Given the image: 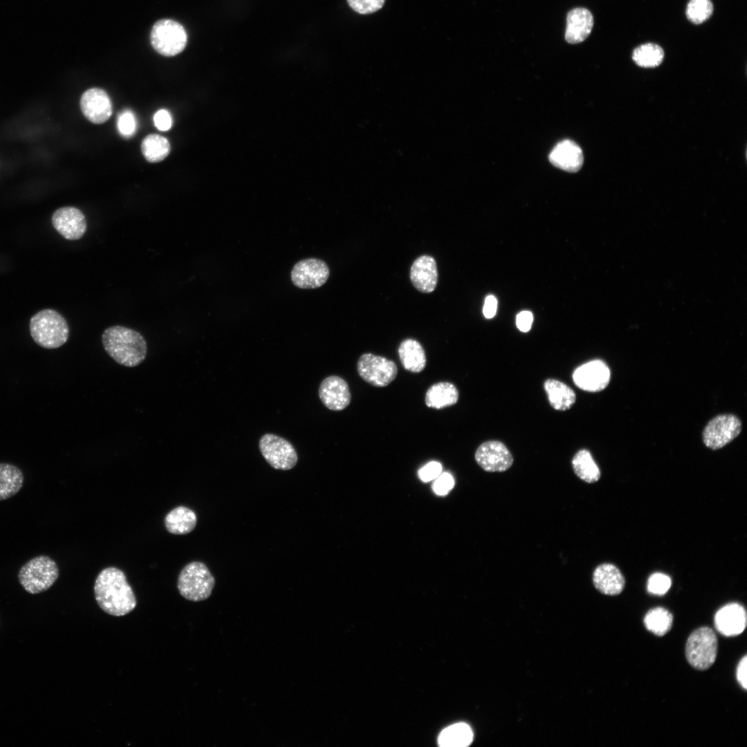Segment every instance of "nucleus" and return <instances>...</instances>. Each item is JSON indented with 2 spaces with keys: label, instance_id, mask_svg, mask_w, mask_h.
Returning a JSON list of instances; mask_svg holds the SVG:
<instances>
[{
  "label": "nucleus",
  "instance_id": "26",
  "mask_svg": "<svg viewBox=\"0 0 747 747\" xmlns=\"http://www.w3.org/2000/svg\"><path fill=\"white\" fill-rule=\"evenodd\" d=\"M24 483V474L15 465L0 463V501L16 495Z\"/></svg>",
  "mask_w": 747,
  "mask_h": 747
},
{
  "label": "nucleus",
  "instance_id": "11",
  "mask_svg": "<svg viewBox=\"0 0 747 747\" xmlns=\"http://www.w3.org/2000/svg\"><path fill=\"white\" fill-rule=\"evenodd\" d=\"M477 464L485 471L501 472L509 469L513 457L507 447L499 441H488L481 443L474 454Z\"/></svg>",
  "mask_w": 747,
  "mask_h": 747
},
{
  "label": "nucleus",
  "instance_id": "33",
  "mask_svg": "<svg viewBox=\"0 0 747 747\" xmlns=\"http://www.w3.org/2000/svg\"><path fill=\"white\" fill-rule=\"evenodd\" d=\"M670 578L662 573L652 574L647 581V591L654 595L663 596L671 587Z\"/></svg>",
  "mask_w": 747,
  "mask_h": 747
},
{
  "label": "nucleus",
  "instance_id": "25",
  "mask_svg": "<svg viewBox=\"0 0 747 747\" xmlns=\"http://www.w3.org/2000/svg\"><path fill=\"white\" fill-rule=\"evenodd\" d=\"M544 388L550 405L555 410H567L575 403L576 395L574 391L560 380L547 379L544 383Z\"/></svg>",
  "mask_w": 747,
  "mask_h": 747
},
{
  "label": "nucleus",
  "instance_id": "28",
  "mask_svg": "<svg viewBox=\"0 0 747 747\" xmlns=\"http://www.w3.org/2000/svg\"><path fill=\"white\" fill-rule=\"evenodd\" d=\"M473 739L470 727L465 723H458L443 729L438 737L439 746L443 747H465Z\"/></svg>",
  "mask_w": 747,
  "mask_h": 747
},
{
  "label": "nucleus",
  "instance_id": "21",
  "mask_svg": "<svg viewBox=\"0 0 747 747\" xmlns=\"http://www.w3.org/2000/svg\"><path fill=\"white\" fill-rule=\"evenodd\" d=\"M595 588L607 596L620 594L625 587V578L617 566L610 563L598 565L592 577Z\"/></svg>",
  "mask_w": 747,
  "mask_h": 747
},
{
  "label": "nucleus",
  "instance_id": "40",
  "mask_svg": "<svg viewBox=\"0 0 747 747\" xmlns=\"http://www.w3.org/2000/svg\"><path fill=\"white\" fill-rule=\"evenodd\" d=\"M746 670L747 656L745 655L738 663L736 673L737 681L744 690L747 689Z\"/></svg>",
  "mask_w": 747,
  "mask_h": 747
},
{
  "label": "nucleus",
  "instance_id": "29",
  "mask_svg": "<svg viewBox=\"0 0 747 747\" xmlns=\"http://www.w3.org/2000/svg\"><path fill=\"white\" fill-rule=\"evenodd\" d=\"M170 150L171 146L168 140L156 133L147 136L141 143L142 154L149 163L162 161L169 155Z\"/></svg>",
  "mask_w": 747,
  "mask_h": 747
},
{
  "label": "nucleus",
  "instance_id": "30",
  "mask_svg": "<svg viewBox=\"0 0 747 747\" xmlns=\"http://www.w3.org/2000/svg\"><path fill=\"white\" fill-rule=\"evenodd\" d=\"M643 621L647 630L656 636H662L671 629L673 616L666 609L656 607L647 611Z\"/></svg>",
  "mask_w": 747,
  "mask_h": 747
},
{
  "label": "nucleus",
  "instance_id": "39",
  "mask_svg": "<svg viewBox=\"0 0 747 747\" xmlns=\"http://www.w3.org/2000/svg\"><path fill=\"white\" fill-rule=\"evenodd\" d=\"M533 320V314L528 311H524L520 312L516 317V324L517 328L522 332H527L530 330Z\"/></svg>",
  "mask_w": 747,
  "mask_h": 747
},
{
  "label": "nucleus",
  "instance_id": "38",
  "mask_svg": "<svg viewBox=\"0 0 747 747\" xmlns=\"http://www.w3.org/2000/svg\"><path fill=\"white\" fill-rule=\"evenodd\" d=\"M154 122L156 128L163 131L169 130L172 125V118L166 109L158 110L154 116Z\"/></svg>",
  "mask_w": 747,
  "mask_h": 747
},
{
  "label": "nucleus",
  "instance_id": "41",
  "mask_svg": "<svg viewBox=\"0 0 747 747\" xmlns=\"http://www.w3.org/2000/svg\"><path fill=\"white\" fill-rule=\"evenodd\" d=\"M497 307V299L493 295L486 297L483 308V313L486 318H492L495 316Z\"/></svg>",
  "mask_w": 747,
  "mask_h": 747
},
{
  "label": "nucleus",
  "instance_id": "19",
  "mask_svg": "<svg viewBox=\"0 0 747 747\" xmlns=\"http://www.w3.org/2000/svg\"><path fill=\"white\" fill-rule=\"evenodd\" d=\"M548 158L554 166L569 172H578L584 161L581 148L570 140L557 143L551 151Z\"/></svg>",
  "mask_w": 747,
  "mask_h": 747
},
{
  "label": "nucleus",
  "instance_id": "31",
  "mask_svg": "<svg viewBox=\"0 0 747 747\" xmlns=\"http://www.w3.org/2000/svg\"><path fill=\"white\" fill-rule=\"evenodd\" d=\"M665 56L663 49L654 43H646L636 47L632 53V59L640 67L654 68L659 66Z\"/></svg>",
  "mask_w": 747,
  "mask_h": 747
},
{
  "label": "nucleus",
  "instance_id": "27",
  "mask_svg": "<svg viewBox=\"0 0 747 747\" xmlns=\"http://www.w3.org/2000/svg\"><path fill=\"white\" fill-rule=\"evenodd\" d=\"M571 464L574 473L584 482L593 483L600 479V470L589 450L582 449L578 451L572 459Z\"/></svg>",
  "mask_w": 747,
  "mask_h": 747
},
{
  "label": "nucleus",
  "instance_id": "37",
  "mask_svg": "<svg viewBox=\"0 0 747 747\" xmlns=\"http://www.w3.org/2000/svg\"><path fill=\"white\" fill-rule=\"evenodd\" d=\"M442 472V465L438 461H431L422 467L418 472L423 481H429L436 479Z\"/></svg>",
  "mask_w": 747,
  "mask_h": 747
},
{
  "label": "nucleus",
  "instance_id": "10",
  "mask_svg": "<svg viewBox=\"0 0 747 747\" xmlns=\"http://www.w3.org/2000/svg\"><path fill=\"white\" fill-rule=\"evenodd\" d=\"M741 431V422L734 414H721L712 418L703 431V442L712 450L720 449L734 440Z\"/></svg>",
  "mask_w": 747,
  "mask_h": 747
},
{
  "label": "nucleus",
  "instance_id": "32",
  "mask_svg": "<svg viewBox=\"0 0 747 747\" xmlns=\"http://www.w3.org/2000/svg\"><path fill=\"white\" fill-rule=\"evenodd\" d=\"M714 11L710 0H690L686 8L688 19L694 24H701L710 19Z\"/></svg>",
  "mask_w": 747,
  "mask_h": 747
},
{
  "label": "nucleus",
  "instance_id": "17",
  "mask_svg": "<svg viewBox=\"0 0 747 747\" xmlns=\"http://www.w3.org/2000/svg\"><path fill=\"white\" fill-rule=\"evenodd\" d=\"M566 21L564 39L571 44L584 42L591 34L594 24L591 11L582 7L570 10L566 15Z\"/></svg>",
  "mask_w": 747,
  "mask_h": 747
},
{
  "label": "nucleus",
  "instance_id": "4",
  "mask_svg": "<svg viewBox=\"0 0 747 747\" xmlns=\"http://www.w3.org/2000/svg\"><path fill=\"white\" fill-rule=\"evenodd\" d=\"M58 576L59 569L56 562L47 555L32 558L21 567L18 573L21 585L31 594L48 590Z\"/></svg>",
  "mask_w": 747,
  "mask_h": 747
},
{
  "label": "nucleus",
  "instance_id": "36",
  "mask_svg": "<svg viewBox=\"0 0 747 747\" xmlns=\"http://www.w3.org/2000/svg\"><path fill=\"white\" fill-rule=\"evenodd\" d=\"M453 477L448 472L440 474L433 483L434 491L440 495L447 494L454 486Z\"/></svg>",
  "mask_w": 747,
  "mask_h": 747
},
{
  "label": "nucleus",
  "instance_id": "20",
  "mask_svg": "<svg viewBox=\"0 0 747 747\" xmlns=\"http://www.w3.org/2000/svg\"><path fill=\"white\" fill-rule=\"evenodd\" d=\"M410 279L418 290L422 293L432 292L438 281L437 266L434 259L429 255L417 258L412 265Z\"/></svg>",
  "mask_w": 747,
  "mask_h": 747
},
{
  "label": "nucleus",
  "instance_id": "13",
  "mask_svg": "<svg viewBox=\"0 0 747 747\" xmlns=\"http://www.w3.org/2000/svg\"><path fill=\"white\" fill-rule=\"evenodd\" d=\"M573 380L577 387L584 391H600L609 383L610 371L605 362L591 360L575 369Z\"/></svg>",
  "mask_w": 747,
  "mask_h": 747
},
{
  "label": "nucleus",
  "instance_id": "23",
  "mask_svg": "<svg viewBox=\"0 0 747 747\" xmlns=\"http://www.w3.org/2000/svg\"><path fill=\"white\" fill-rule=\"evenodd\" d=\"M459 396V391L454 384L446 381L439 382L427 390L425 403L428 407L439 409L455 405Z\"/></svg>",
  "mask_w": 747,
  "mask_h": 747
},
{
  "label": "nucleus",
  "instance_id": "18",
  "mask_svg": "<svg viewBox=\"0 0 747 747\" xmlns=\"http://www.w3.org/2000/svg\"><path fill=\"white\" fill-rule=\"evenodd\" d=\"M714 626L723 636L741 634L746 626V612L738 603H730L720 608L714 616Z\"/></svg>",
  "mask_w": 747,
  "mask_h": 747
},
{
  "label": "nucleus",
  "instance_id": "3",
  "mask_svg": "<svg viewBox=\"0 0 747 747\" xmlns=\"http://www.w3.org/2000/svg\"><path fill=\"white\" fill-rule=\"evenodd\" d=\"M29 328L33 340L45 349H57L62 346L69 335L66 320L53 309H44L34 315Z\"/></svg>",
  "mask_w": 747,
  "mask_h": 747
},
{
  "label": "nucleus",
  "instance_id": "35",
  "mask_svg": "<svg viewBox=\"0 0 747 747\" xmlns=\"http://www.w3.org/2000/svg\"><path fill=\"white\" fill-rule=\"evenodd\" d=\"M349 6L356 12L367 15L380 10L385 0H347Z\"/></svg>",
  "mask_w": 747,
  "mask_h": 747
},
{
  "label": "nucleus",
  "instance_id": "15",
  "mask_svg": "<svg viewBox=\"0 0 747 747\" xmlns=\"http://www.w3.org/2000/svg\"><path fill=\"white\" fill-rule=\"evenodd\" d=\"M85 118L94 124H102L112 114V102L107 93L100 88H91L84 91L80 101Z\"/></svg>",
  "mask_w": 747,
  "mask_h": 747
},
{
  "label": "nucleus",
  "instance_id": "14",
  "mask_svg": "<svg viewBox=\"0 0 747 747\" xmlns=\"http://www.w3.org/2000/svg\"><path fill=\"white\" fill-rule=\"evenodd\" d=\"M51 222L54 228L68 240H77L85 234L87 222L82 211L75 207H62L54 212Z\"/></svg>",
  "mask_w": 747,
  "mask_h": 747
},
{
  "label": "nucleus",
  "instance_id": "12",
  "mask_svg": "<svg viewBox=\"0 0 747 747\" xmlns=\"http://www.w3.org/2000/svg\"><path fill=\"white\" fill-rule=\"evenodd\" d=\"M291 280L300 288H316L322 286L329 276V268L320 259L309 258L298 261L291 271Z\"/></svg>",
  "mask_w": 747,
  "mask_h": 747
},
{
  "label": "nucleus",
  "instance_id": "22",
  "mask_svg": "<svg viewBox=\"0 0 747 747\" xmlns=\"http://www.w3.org/2000/svg\"><path fill=\"white\" fill-rule=\"evenodd\" d=\"M398 353L401 365L405 370L420 373L425 368V351L417 340L412 338L404 340L399 345Z\"/></svg>",
  "mask_w": 747,
  "mask_h": 747
},
{
  "label": "nucleus",
  "instance_id": "9",
  "mask_svg": "<svg viewBox=\"0 0 747 747\" xmlns=\"http://www.w3.org/2000/svg\"><path fill=\"white\" fill-rule=\"evenodd\" d=\"M259 447L267 463L275 469L288 470L297 464L298 456L295 448L282 437L266 434L261 437Z\"/></svg>",
  "mask_w": 747,
  "mask_h": 747
},
{
  "label": "nucleus",
  "instance_id": "7",
  "mask_svg": "<svg viewBox=\"0 0 747 747\" xmlns=\"http://www.w3.org/2000/svg\"><path fill=\"white\" fill-rule=\"evenodd\" d=\"M153 48L164 56H174L181 53L187 44V34L178 22L164 19L158 21L151 31Z\"/></svg>",
  "mask_w": 747,
  "mask_h": 747
},
{
  "label": "nucleus",
  "instance_id": "1",
  "mask_svg": "<svg viewBox=\"0 0 747 747\" xmlns=\"http://www.w3.org/2000/svg\"><path fill=\"white\" fill-rule=\"evenodd\" d=\"M94 594L99 607L111 616H124L136 606V596L124 573L116 567H107L98 574Z\"/></svg>",
  "mask_w": 747,
  "mask_h": 747
},
{
  "label": "nucleus",
  "instance_id": "34",
  "mask_svg": "<svg viewBox=\"0 0 747 747\" xmlns=\"http://www.w3.org/2000/svg\"><path fill=\"white\" fill-rule=\"evenodd\" d=\"M136 120L132 111L125 110L118 116L117 127L122 136L125 138L132 136L136 132Z\"/></svg>",
  "mask_w": 747,
  "mask_h": 747
},
{
  "label": "nucleus",
  "instance_id": "5",
  "mask_svg": "<svg viewBox=\"0 0 747 747\" xmlns=\"http://www.w3.org/2000/svg\"><path fill=\"white\" fill-rule=\"evenodd\" d=\"M215 580L207 566L201 562H192L181 571L177 587L185 599L199 602L208 599L214 587Z\"/></svg>",
  "mask_w": 747,
  "mask_h": 747
},
{
  "label": "nucleus",
  "instance_id": "8",
  "mask_svg": "<svg viewBox=\"0 0 747 747\" xmlns=\"http://www.w3.org/2000/svg\"><path fill=\"white\" fill-rule=\"evenodd\" d=\"M357 371L360 378L367 383L383 387L393 382L397 376L396 363L383 356L365 353L358 359Z\"/></svg>",
  "mask_w": 747,
  "mask_h": 747
},
{
  "label": "nucleus",
  "instance_id": "16",
  "mask_svg": "<svg viewBox=\"0 0 747 747\" xmlns=\"http://www.w3.org/2000/svg\"><path fill=\"white\" fill-rule=\"evenodd\" d=\"M322 403L332 411H341L351 403V394L347 382L338 376H330L322 382L318 390Z\"/></svg>",
  "mask_w": 747,
  "mask_h": 747
},
{
  "label": "nucleus",
  "instance_id": "24",
  "mask_svg": "<svg viewBox=\"0 0 747 747\" xmlns=\"http://www.w3.org/2000/svg\"><path fill=\"white\" fill-rule=\"evenodd\" d=\"M197 523L195 513L190 508L180 506L169 512L165 517L167 531L174 535H185L192 531Z\"/></svg>",
  "mask_w": 747,
  "mask_h": 747
},
{
  "label": "nucleus",
  "instance_id": "6",
  "mask_svg": "<svg viewBox=\"0 0 747 747\" xmlns=\"http://www.w3.org/2000/svg\"><path fill=\"white\" fill-rule=\"evenodd\" d=\"M717 647V638L714 631L708 627H699L687 640L686 659L696 670H708L716 660Z\"/></svg>",
  "mask_w": 747,
  "mask_h": 747
},
{
  "label": "nucleus",
  "instance_id": "2",
  "mask_svg": "<svg viewBox=\"0 0 747 747\" xmlns=\"http://www.w3.org/2000/svg\"><path fill=\"white\" fill-rule=\"evenodd\" d=\"M104 350L117 363L134 367L147 356V346L143 336L138 331L123 326L106 329L102 335Z\"/></svg>",
  "mask_w": 747,
  "mask_h": 747
}]
</instances>
